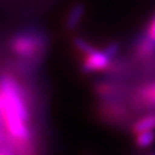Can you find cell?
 Returning <instances> with one entry per match:
<instances>
[{
  "mask_svg": "<svg viewBox=\"0 0 155 155\" xmlns=\"http://www.w3.org/2000/svg\"><path fill=\"white\" fill-rule=\"evenodd\" d=\"M0 100L6 131L17 144H27L31 138L28 106L20 84L9 75L0 77Z\"/></svg>",
  "mask_w": 155,
  "mask_h": 155,
  "instance_id": "1",
  "label": "cell"
},
{
  "mask_svg": "<svg viewBox=\"0 0 155 155\" xmlns=\"http://www.w3.org/2000/svg\"><path fill=\"white\" fill-rule=\"evenodd\" d=\"M44 46V40L35 35H20L12 39V51L22 58L36 56Z\"/></svg>",
  "mask_w": 155,
  "mask_h": 155,
  "instance_id": "2",
  "label": "cell"
},
{
  "mask_svg": "<svg viewBox=\"0 0 155 155\" xmlns=\"http://www.w3.org/2000/svg\"><path fill=\"white\" fill-rule=\"evenodd\" d=\"M111 58L104 51L94 50L89 54H85L83 60V70L86 72L102 71L110 64Z\"/></svg>",
  "mask_w": 155,
  "mask_h": 155,
  "instance_id": "3",
  "label": "cell"
},
{
  "mask_svg": "<svg viewBox=\"0 0 155 155\" xmlns=\"http://www.w3.org/2000/svg\"><path fill=\"white\" fill-rule=\"evenodd\" d=\"M84 15V6L81 4L75 5L71 8V11L69 12L68 17L66 21V27L68 30H74L77 27V24L81 22L82 17Z\"/></svg>",
  "mask_w": 155,
  "mask_h": 155,
  "instance_id": "4",
  "label": "cell"
},
{
  "mask_svg": "<svg viewBox=\"0 0 155 155\" xmlns=\"http://www.w3.org/2000/svg\"><path fill=\"white\" fill-rule=\"evenodd\" d=\"M133 132L138 133L140 131H154L155 130V114H150L147 116L143 117L141 120H139L134 123V125L132 127Z\"/></svg>",
  "mask_w": 155,
  "mask_h": 155,
  "instance_id": "5",
  "label": "cell"
},
{
  "mask_svg": "<svg viewBox=\"0 0 155 155\" xmlns=\"http://www.w3.org/2000/svg\"><path fill=\"white\" fill-rule=\"evenodd\" d=\"M155 52V40L150 38L148 36L144 38L139 43L137 47V54L143 59H146L150 55H152Z\"/></svg>",
  "mask_w": 155,
  "mask_h": 155,
  "instance_id": "6",
  "label": "cell"
},
{
  "mask_svg": "<svg viewBox=\"0 0 155 155\" xmlns=\"http://www.w3.org/2000/svg\"><path fill=\"white\" fill-rule=\"evenodd\" d=\"M155 134L153 131L147 130V131H140L136 133V145L140 148H146L154 143Z\"/></svg>",
  "mask_w": 155,
  "mask_h": 155,
  "instance_id": "7",
  "label": "cell"
},
{
  "mask_svg": "<svg viewBox=\"0 0 155 155\" xmlns=\"http://www.w3.org/2000/svg\"><path fill=\"white\" fill-rule=\"evenodd\" d=\"M140 98L147 105L155 106V83L145 86L140 92Z\"/></svg>",
  "mask_w": 155,
  "mask_h": 155,
  "instance_id": "8",
  "label": "cell"
},
{
  "mask_svg": "<svg viewBox=\"0 0 155 155\" xmlns=\"http://www.w3.org/2000/svg\"><path fill=\"white\" fill-rule=\"evenodd\" d=\"M74 44L76 46V48H77L79 52H82L84 55H85V54H89V53H91V52H93V51L95 50L90 43H87L86 40H84V39H82V38H76L74 40Z\"/></svg>",
  "mask_w": 155,
  "mask_h": 155,
  "instance_id": "9",
  "label": "cell"
},
{
  "mask_svg": "<svg viewBox=\"0 0 155 155\" xmlns=\"http://www.w3.org/2000/svg\"><path fill=\"white\" fill-rule=\"evenodd\" d=\"M113 90L114 87L108 83H101L97 86V92L100 95H109L110 93H113Z\"/></svg>",
  "mask_w": 155,
  "mask_h": 155,
  "instance_id": "10",
  "label": "cell"
},
{
  "mask_svg": "<svg viewBox=\"0 0 155 155\" xmlns=\"http://www.w3.org/2000/svg\"><path fill=\"white\" fill-rule=\"evenodd\" d=\"M105 52L108 54V55L110 56L111 59L114 58V56L117 54V52H118V45L116 43H113V44H109L107 47L105 48Z\"/></svg>",
  "mask_w": 155,
  "mask_h": 155,
  "instance_id": "11",
  "label": "cell"
},
{
  "mask_svg": "<svg viewBox=\"0 0 155 155\" xmlns=\"http://www.w3.org/2000/svg\"><path fill=\"white\" fill-rule=\"evenodd\" d=\"M150 38H152L153 40H155V16L153 17V20L150 21V27H148V35Z\"/></svg>",
  "mask_w": 155,
  "mask_h": 155,
  "instance_id": "12",
  "label": "cell"
}]
</instances>
